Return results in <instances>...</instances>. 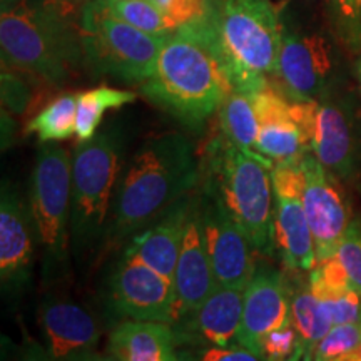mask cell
Here are the masks:
<instances>
[{"label": "cell", "instance_id": "obj_12", "mask_svg": "<svg viewBox=\"0 0 361 361\" xmlns=\"http://www.w3.org/2000/svg\"><path fill=\"white\" fill-rule=\"evenodd\" d=\"M303 180L301 159L274 164L273 245L284 269L290 273H310L318 263L303 207Z\"/></svg>", "mask_w": 361, "mask_h": 361}, {"label": "cell", "instance_id": "obj_11", "mask_svg": "<svg viewBox=\"0 0 361 361\" xmlns=\"http://www.w3.org/2000/svg\"><path fill=\"white\" fill-rule=\"evenodd\" d=\"M106 303L116 319L159 322L173 324L178 301L173 279L124 251L107 279Z\"/></svg>", "mask_w": 361, "mask_h": 361}, {"label": "cell", "instance_id": "obj_25", "mask_svg": "<svg viewBox=\"0 0 361 361\" xmlns=\"http://www.w3.org/2000/svg\"><path fill=\"white\" fill-rule=\"evenodd\" d=\"M79 94H62L47 104L29 121L25 130L35 134L40 142L67 141L78 129Z\"/></svg>", "mask_w": 361, "mask_h": 361}, {"label": "cell", "instance_id": "obj_35", "mask_svg": "<svg viewBox=\"0 0 361 361\" xmlns=\"http://www.w3.org/2000/svg\"><path fill=\"white\" fill-rule=\"evenodd\" d=\"M16 361H57V360L49 353V350L45 348L42 343L35 341L32 338L27 336L19 348Z\"/></svg>", "mask_w": 361, "mask_h": 361}, {"label": "cell", "instance_id": "obj_18", "mask_svg": "<svg viewBox=\"0 0 361 361\" xmlns=\"http://www.w3.org/2000/svg\"><path fill=\"white\" fill-rule=\"evenodd\" d=\"M251 99L259 124L255 151L274 164L300 161L311 152L308 139L296 124L291 102L286 97L269 85Z\"/></svg>", "mask_w": 361, "mask_h": 361}, {"label": "cell", "instance_id": "obj_29", "mask_svg": "<svg viewBox=\"0 0 361 361\" xmlns=\"http://www.w3.org/2000/svg\"><path fill=\"white\" fill-rule=\"evenodd\" d=\"M256 355L261 361H301L306 355V343L290 318L261 338Z\"/></svg>", "mask_w": 361, "mask_h": 361}, {"label": "cell", "instance_id": "obj_41", "mask_svg": "<svg viewBox=\"0 0 361 361\" xmlns=\"http://www.w3.org/2000/svg\"><path fill=\"white\" fill-rule=\"evenodd\" d=\"M64 2H75V0H64ZM82 2H87V0H82Z\"/></svg>", "mask_w": 361, "mask_h": 361}, {"label": "cell", "instance_id": "obj_42", "mask_svg": "<svg viewBox=\"0 0 361 361\" xmlns=\"http://www.w3.org/2000/svg\"><path fill=\"white\" fill-rule=\"evenodd\" d=\"M358 353H360V355H361V346H360V351H358Z\"/></svg>", "mask_w": 361, "mask_h": 361}, {"label": "cell", "instance_id": "obj_8", "mask_svg": "<svg viewBox=\"0 0 361 361\" xmlns=\"http://www.w3.org/2000/svg\"><path fill=\"white\" fill-rule=\"evenodd\" d=\"M29 207L45 276H62L69 264L72 216V157L56 142H42L29 184Z\"/></svg>", "mask_w": 361, "mask_h": 361}, {"label": "cell", "instance_id": "obj_40", "mask_svg": "<svg viewBox=\"0 0 361 361\" xmlns=\"http://www.w3.org/2000/svg\"><path fill=\"white\" fill-rule=\"evenodd\" d=\"M341 361H361V355L360 353H355V355H351V356H348V358H345V360H341Z\"/></svg>", "mask_w": 361, "mask_h": 361}, {"label": "cell", "instance_id": "obj_21", "mask_svg": "<svg viewBox=\"0 0 361 361\" xmlns=\"http://www.w3.org/2000/svg\"><path fill=\"white\" fill-rule=\"evenodd\" d=\"M196 192H189L130 239L126 251L173 279Z\"/></svg>", "mask_w": 361, "mask_h": 361}, {"label": "cell", "instance_id": "obj_38", "mask_svg": "<svg viewBox=\"0 0 361 361\" xmlns=\"http://www.w3.org/2000/svg\"><path fill=\"white\" fill-rule=\"evenodd\" d=\"M20 4H22V0H2V13L12 11V8L20 6Z\"/></svg>", "mask_w": 361, "mask_h": 361}, {"label": "cell", "instance_id": "obj_13", "mask_svg": "<svg viewBox=\"0 0 361 361\" xmlns=\"http://www.w3.org/2000/svg\"><path fill=\"white\" fill-rule=\"evenodd\" d=\"M303 168V207L314 239L316 261L331 258L351 224L348 197L340 178L324 168L308 152L301 159Z\"/></svg>", "mask_w": 361, "mask_h": 361}, {"label": "cell", "instance_id": "obj_34", "mask_svg": "<svg viewBox=\"0 0 361 361\" xmlns=\"http://www.w3.org/2000/svg\"><path fill=\"white\" fill-rule=\"evenodd\" d=\"M164 13L171 32L201 19L206 13L207 0H154Z\"/></svg>", "mask_w": 361, "mask_h": 361}, {"label": "cell", "instance_id": "obj_32", "mask_svg": "<svg viewBox=\"0 0 361 361\" xmlns=\"http://www.w3.org/2000/svg\"><path fill=\"white\" fill-rule=\"evenodd\" d=\"M22 75L17 71L4 69L2 78H0L2 79V106L13 116L25 114L32 101V87Z\"/></svg>", "mask_w": 361, "mask_h": 361}, {"label": "cell", "instance_id": "obj_33", "mask_svg": "<svg viewBox=\"0 0 361 361\" xmlns=\"http://www.w3.org/2000/svg\"><path fill=\"white\" fill-rule=\"evenodd\" d=\"M179 361H261L245 346H183L178 348Z\"/></svg>", "mask_w": 361, "mask_h": 361}, {"label": "cell", "instance_id": "obj_28", "mask_svg": "<svg viewBox=\"0 0 361 361\" xmlns=\"http://www.w3.org/2000/svg\"><path fill=\"white\" fill-rule=\"evenodd\" d=\"M361 346V323L338 324L306 351L303 361H341L358 353Z\"/></svg>", "mask_w": 361, "mask_h": 361}, {"label": "cell", "instance_id": "obj_15", "mask_svg": "<svg viewBox=\"0 0 361 361\" xmlns=\"http://www.w3.org/2000/svg\"><path fill=\"white\" fill-rule=\"evenodd\" d=\"M37 243L29 201L8 180L0 191V283L4 296L20 293L32 274Z\"/></svg>", "mask_w": 361, "mask_h": 361}, {"label": "cell", "instance_id": "obj_6", "mask_svg": "<svg viewBox=\"0 0 361 361\" xmlns=\"http://www.w3.org/2000/svg\"><path fill=\"white\" fill-rule=\"evenodd\" d=\"M123 164V137L117 129H106L79 141L72 154L71 239L87 246L107 231L112 201Z\"/></svg>", "mask_w": 361, "mask_h": 361}, {"label": "cell", "instance_id": "obj_3", "mask_svg": "<svg viewBox=\"0 0 361 361\" xmlns=\"http://www.w3.org/2000/svg\"><path fill=\"white\" fill-rule=\"evenodd\" d=\"M233 87L209 45L191 24L162 44L154 74L141 94L189 129H201Z\"/></svg>", "mask_w": 361, "mask_h": 361}, {"label": "cell", "instance_id": "obj_30", "mask_svg": "<svg viewBox=\"0 0 361 361\" xmlns=\"http://www.w3.org/2000/svg\"><path fill=\"white\" fill-rule=\"evenodd\" d=\"M333 34L351 52L361 51V0H331Z\"/></svg>", "mask_w": 361, "mask_h": 361}, {"label": "cell", "instance_id": "obj_27", "mask_svg": "<svg viewBox=\"0 0 361 361\" xmlns=\"http://www.w3.org/2000/svg\"><path fill=\"white\" fill-rule=\"evenodd\" d=\"M104 11L116 19L154 35V37L168 39L171 29L164 19V13L154 0H101Z\"/></svg>", "mask_w": 361, "mask_h": 361}, {"label": "cell", "instance_id": "obj_39", "mask_svg": "<svg viewBox=\"0 0 361 361\" xmlns=\"http://www.w3.org/2000/svg\"><path fill=\"white\" fill-rule=\"evenodd\" d=\"M356 79H358V87L361 92V56L358 59V62H356Z\"/></svg>", "mask_w": 361, "mask_h": 361}, {"label": "cell", "instance_id": "obj_5", "mask_svg": "<svg viewBox=\"0 0 361 361\" xmlns=\"http://www.w3.org/2000/svg\"><path fill=\"white\" fill-rule=\"evenodd\" d=\"M273 168L268 157L236 146L223 134L207 144L201 162L202 189L226 207L263 255L274 252Z\"/></svg>", "mask_w": 361, "mask_h": 361}, {"label": "cell", "instance_id": "obj_10", "mask_svg": "<svg viewBox=\"0 0 361 361\" xmlns=\"http://www.w3.org/2000/svg\"><path fill=\"white\" fill-rule=\"evenodd\" d=\"M291 114L316 159L338 178H350L358 162V130L348 99L329 92L318 101L291 102Z\"/></svg>", "mask_w": 361, "mask_h": 361}, {"label": "cell", "instance_id": "obj_24", "mask_svg": "<svg viewBox=\"0 0 361 361\" xmlns=\"http://www.w3.org/2000/svg\"><path fill=\"white\" fill-rule=\"evenodd\" d=\"M219 134L243 149H256L258 116L252 99L239 90H231L218 109Z\"/></svg>", "mask_w": 361, "mask_h": 361}, {"label": "cell", "instance_id": "obj_14", "mask_svg": "<svg viewBox=\"0 0 361 361\" xmlns=\"http://www.w3.org/2000/svg\"><path fill=\"white\" fill-rule=\"evenodd\" d=\"M200 211L206 250L218 286L245 290L256 271L251 239L226 207L204 189L200 192Z\"/></svg>", "mask_w": 361, "mask_h": 361}, {"label": "cell", "instance_id": "obj_16", "mask_svg": "<svg viewBox=\"0 0 361 361\" xmlns=\"http://www.w3.org/2000/svg\"><path fill=\"white\" fill-rule=\"evenodd\" d=\"M243 300L245 290L216 286L200 306L171 324L178 348L238 345Z\"/></svg>", "mask_w": 361, "mask_h": 361}, {"label": "cell", "instance_id": "obj_17", "mask_svg": "<svg viewBox=\"0 0 361 361\" xmlns=\"http://www.w3.org/2000/svg\"><path fill=\"white\" fill-rule=\"evenodd\" d=\"M290 318L291 301L288 278L274 269H256L245 288L238 345L256 355L261 338Z\"/></svg>", "mask_w": 361, "mask_h": 361}, {"label": "cell", "instance_id": "obj_20", "mask_svg": "<svg viewBox=\"0 0 361 361\" xmlns=\"http://www.w3.org/2000/svg\"><path fill=\"white\" fill-rule=\"evenodd\" d=\"M173 283L176 288V301H178L176 319L200 306L218 286L206 250L204 234H202L200 194H196L192 209L189 213Z\"/></svg>", "mask_w": 361, "mask_h": 361}, {"label": "cell", "instance_id": "obj_26", "mask_svg": "<svg viewBox=\"0 0 361 361\" xmlns=\"http://www.w3.org/2000/svg\"><path fill=\"white\" fill-rule=\"evenodd\" d=\"M135 97L137 96L130 90L107 87V85L80 92L78 97V129H75L79 141H89L96 135L99 124L102 123L107 111L119 109L126 104L134 102Z\"/></svg>", "mask_w": 361, "mask_h": 361}, {"label": "cell", "instance_id": "obj_9", "mask_svg": "<svg viewBox=\"0 0 361 361\" xmlns=\"http://www.w3.org/2000/svg\"><path fill=\"white\" fill-rule=\"evenodd\" d=\"M335 44L322 32L293 27L281 19V47L269 85L291 102L328 96L336 78Z\"/></svg>", "mask_w": 361, "mask_h": 361}, {"label": "cell", "instance_id": "obj_2", "mask_svg": "<svg viewBox=\"0 0 361 361\" xmlns=\"http://www.w3.org/2000/svg\"><path fill=\"white\" fill-rule=\"evenodd\" d=\"M191 25L209 45L234 90L269 87L281 47V13L271 0H207Z\"/></svg>", "mask_w": 361, "mask_h": 361}, {"label": "cell", "instance_id": "obj_4", "mask_svg": "<svg viewBox=\"0 0 361 361\" xmlns=\"http://www.w3.org/2000/svg\"><path fill=\"white\" fill-rule=\"evenodd\" d=\"M64 0L20 4L0 19L4 69L52 87H64L84 66L79 22Z\"/></svg>", "mask_w": 361, "mask_h": 361}, {"label": "cell", "instance_id": "obj_36", "mask_svg": "<svg viewBox=\"0 0 361 361\" xmlns=\"http://www.w3.org/2000/svg\"><path fill=\"white\" fill-rule=\"evenodd\" d=\"M11 116H12L11 112L2 109V147L4 149L11 146L13 139V128H16V124H13Z\"/></svg>", "mask_w": 361, "mask_h": 361}, {"label": "cell", "instance_id": "obj_37", "mask_svg": "<svg viewBox=\"0 0 361 361\" xmlns=\"http://www.w3.org/2000/svg\"><path fill=\"white\" fill-rule=\"evenodd\" d=\"M69 361H117V360L114 358V356H111L109 353L101 355L94 350V351H85V353L74 356V358H71Z\"/></svg>", "mask_w": 361, "mask_h": 361}, {"label": "cell", "instance_id": "obj_22", "mask_svg": "<svg viewBox=\"0 0 361 361\" xmlns=\"http://www.w3.org/2000/svg\"><path fill=\"white\" fill-rule=\"evenodd\" d=\"M107 353L117 361H179L171 324L123 319L112 328Z\"/></svg>", "mask_w": 361, "mask_h": 361}, {"label": "cell", "instance_id": "obj_23", "mask_svg": "<svg viewBox=\"0 0 361 361\" xmlns=\"http://www.w3.org/2000/svg\"><path fill=\"white\" fill-rule=\"evenodd\" d=\"M290 281L291 319L306 343V351L316 345L333 328L326 308L314 291L311 290L310 278L288 279Z\"/></svg>", "mask_w": 361, "mask_h": 361}, {"label": "cell", "instance_id": "obj_31", "mask_svg": "<svg viewBox=\"0 0 361 361\" xmlns=\"http://www.w3.org/2000/svg\"><path fill=\"white\" fill-rule=\"evenodd\" d=\"M331 259L340 268L348 286L361 291V221H351Z\"/></svg>", "mask_w": 361, "mask_h": 361}, {"label": "cell", "instance_id": "obj_7", "mask_svg": "<svg viewBox=\"0 0 361 361\" xmlns=\"http://www.w3.org/2000/svg\"><path fill=\"white\" fill-rule=\"evenodd\" d=\"M84 66L96 75L144 84L154 74L166 39L142 32L104 11L101 0L84 2L79 13Z\"/></svg>", "mask_w": 361, "mask_h": 361}, {"label": "cell", "instance_id": "obj_19", "mask_svg": "<svg viewBox=\"0 0 361 361\" xmlns=\"http://www.w3.org/2000/svg\"><path fill=\"white\" fill-rule=\"evenodd\" d=\"M39 326L44 346L57 361L94 351L102 333L94 314L67 300H45L39 310Z\"/></svg>", "mask_w": 361, "mask_h": 361}, {"label": "cell", "instance_id": "obj_1", "mask_svg": "<svg viewBox=\"0 0 361 361\" xmlns=\"http://www.w3.org/2000/svg\"><path fill=\"white\" fill-rule=\"evenodd\" d=\"M201 178V162L186 135L169 133L147 141L121 173L107 234L112 239L135 236L192 192Z\"/></svg>", "mask_w": 361, "mask_h": 361}]
</instances>
